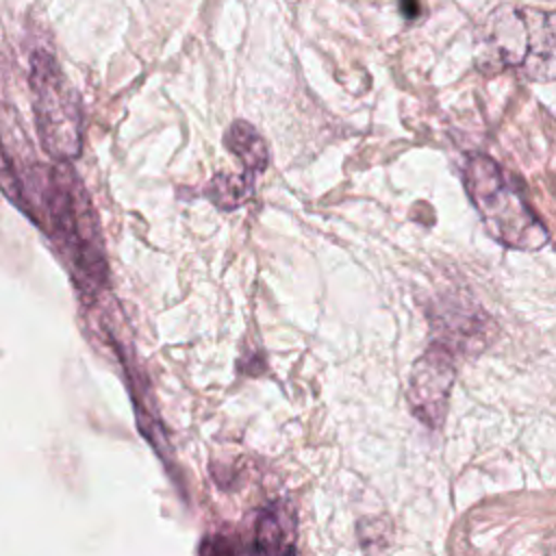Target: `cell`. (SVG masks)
Here are the masks:
<instances>
[{"mask_svg": "<svg viewBox=\"0 0 556 556\" xmlns=\"http://www.w3.org/2000/svg\"><path fill=\"white\" fill-rule=\"evenodd\" d=\"M454 348L437 339L415 361L408 382V406L428 428H439L447 415L450 393L456 376Z\"/></svg>", "mask_w": 556, "mask_h": 556, "instance_id": "5b68a950", "label": "cell"}, {"mask_svg": "<svg viewBox=\"0 0 556 556\" xmlns=\"http://www.w3.org/2000/svg\"><path fill=\"white\" fill-rule=\"evenodd\" d=\"M295 515L289 504L274 502L261 510L256 519V534L252 552H293L295 549Z\"/></svg>", "mask_w": 556, "mask_h": 556, "instance_id": "8992f818", "label": "cell"}, {"mask_svg": "<svg viewBox=\"0 0 556 556\" xmlns=\"http://www.w3.org/2000/svg\"><path fill=\"white\" fill-rule=\"evenodd\" d=\"M465 187L495 241L515 250H539L547 243L549 230L528 202L523 182L491 156H469Z\"/></svg>", "mask_w": 556, "mask_h": 556, "instance_id": "7a4b0ae2", "label": "cell"}, {"mask_svg": "<svg viewBox=\"0 0 556 556\" xmlns=\"http://www.w3.org/2000/svg\"><path fill=\"white\" fill-rule=\"evenodd\" d=\"M28 80L41 148L54 161H74L83 152V106L76 89L46 50L30 54Z\"/></svg>", "mask_w": 556, "mask_h": 556, "instance_id": "3957f363", "label": "cell"}, {"mask_svg": "<svg viewBox=\"0 0 556 556\" xmlns=\"http://www.w3.org/2000/svg\"><path fill=\"white\" fill-rule=\"evenodd\" d=\"M254 174H217L208 187L206 198L222 211H235L245 204L254 193Z\"/></svg>", "mask_w": 556, "mask_h": 556, "instance_id": "ba28073f", "label": "cell"}, {"mask_svg": "<svg viewBox=\"0 0 556 556\" xmlns=\"http://www.w3.org/2000/svg\"><path fill=\"white\" fill-rule=\"evenodd\" d=\"M224 146L241 161L243 172L263 174L269 163V150L263 135L245 119H237L224 135Z\"/></svg>", "mask_w": 556, "mask_h": 556, "instance_id": "52a82bcc", "label": "cell"}, {"mask_svg": "<svg viewBox=\"0 0 556 556\" xmlns=\"http://www.w3.org/2000/svg\"><path fill=\"white\" fill-rule=\"evenodd\" d=\"M482 50L486 63L523 67L530 76L547 80L554 59L552 13L532 9H500L484 28Z\"/></svg>", "mask_w": 556, "mask_h": 556, "instance_id": "277c9868", "label": "cell"}, {"mask_svg": "<svg viewBox=\"0 0 556 556\" xmlns=\"http://www.w3.org/2000/svg\"><path fill=\"white\" fill-rule=\"evenodd\" d=\"M39 213L37 222L59 243L78 289L98 295L109 276L104 239L93 204L70 161H56L48 169Z\"/></svg>", "mask_w": 556, "mask_h": 556, "instance_id": "6da1fadb", "label": "cell"}, {"mask_svg": "<svg viewBox=\"0 0 556 556\" xmlns=\"http://www.w3.org/2000/svg\"><path fill=\"white\" fill-rule=\"evenodd\" d=\"M400 2V11L406 20H413L419 15V0H397Z\"/></svg>", "mask_w": 556, "mask_h": 556, "instance_id": "9c48e42d", "label": "cell"}]
</instances>
